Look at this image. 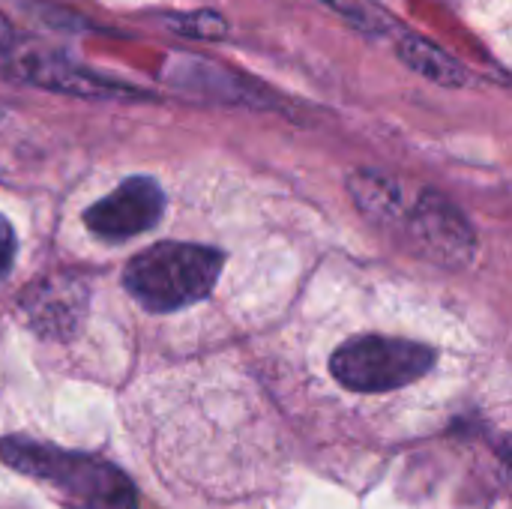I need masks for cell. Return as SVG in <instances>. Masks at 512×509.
<instances>
[{"mask_svg": "<svg viewBox=\"0 0 512 509\" xmlns=\"http://www.w3.org/2000/svg\"><path fill=\"white\" fill-rule=\"evenodd\" d=\"M330 9H336L339 15H345V21H351L357 30H366V33H390L396 27V21L381 9L375 6L372 0H324Z\"/></svg>", "mask_w": 512, "mask_h": 509, "instance_id": "obj_10", "label": "cell"}, {"mask_svg": "<svg viewBox=\"0 0 512 509\" xmlns=\"http://www.w3.org/2000/svg\"><path fill=\"white\" fill-rule=\"evenodd\" d=\"M222 270V252L195 243H156L123 273L129 294L150 312H177L204 300Z\"/></svg>", "mask_w": 512, "mask_h": 509, "instance_id": "obj_2", "label": "cell"}, {"mask_svg": "<svg viewBox=\"0 0 512 509\" xmlns=\"http://www.w3.org/2000/svg\"><path fill=\"white\" fill-rule=\"evenodd\" d=\"M348 189L354 195V201L360 204V210L375 219V222H393L402 210V195L399 186L375 171H360L348 177Z\"/></svg>", "mask_w": 512, "mask_h": 509, "instance_id": "obj_9", "label": "cell"}, {"mask_svg": "<svg viewBox=\"0 0 512 509\" xmlns=\"http://www.w3.org/2000/svg\"><path fill=\"white\" fill-rule=\"evenodd\" d=\"M27 324L48 339H66L87 312V285L75 273H51L21 294Z\"/></svg>", "mask_w": 512, "mask_h": 509, "instance_id": "obj_6", "label": "cell"}, {"mask_svg": "<svg viewBox=\"0 0 512 509\" xmlns=\"http://www.w3.org/2000/svg\"><path fill=\"white\" fill-rule=\"evenodd\" d=\"M408 234L414 249L441 267H465L477 249L468 219L438 192L420 195L408 219Z\"/></svg>", "mask_w": 512, "mask_h": 509, "instance_id": "obj_4", "label": "cell"}, {"mask_svg": "<svg viewBox=\"0 0 512 509\" xmlns=\"http://www.w3.org/2000/svg\"><path fill=\"white\" fill-rule=\"evenodd\" d=\"M435 366V351L408 339L363 336L342 345L333 360V378L354 393H390L414 384Z\"/></svg>", "mask_w": 512, "mask_h": 509, "instance_id": "obj_3", "label": "cell"}, {"mask_svg": "<svg viewBox=\"0 0 512 509\" xmlns=\"http://www.w3.org/2000/svg\"><path fill=\"white\" fill-rule=\"evenodd\" d=\"M162 213H165V195L159 183L150 177H132L120 183L108 198L96 201L84 213V222L96 237L117 243L150 231L162 219Z\"/></svg>", "mask_w": 512, "mask_h": 509, "instance_id": "obj_5", "label": "cell"}, {"mask_svg": "<svg viewBox=\"0 0 512 509\" xmlns=\"http://www.w3.org/2000/svg\"><path fill=\"white\" fill-rule=\"evenodd\" d=\"M12 261H15V231H12V225L0 216V282L9 276Z\"/></svg>", "mask_w": 512, "mask_h": 509, "instance_id": "obj_12", "label": "cell"}, {"mask_svg": "<svg viewBox=\"0 0 512 509\" xmlns=\"http://www.w3.org/2000/svg\"><path fill=\"white\" fill-rule=\"evenodd\" d=\"M399 57L414 69L420 72L423 78L435 81V84H444V87H462L471 81V72L456 60L450 57L447 51H441L435 42H429L426 36H417V33H405L399 39Z\"/></svg>", "mask_w": 512, "mask_h": 509, "instance_id": "obj_7", "label": "cell"}, {"mask_svg": "<svg viewBox=\"0 0 512 509\" xmlns=\"http://www.w3.org/2000/svg\"><path fill=\"white\" fill-rule=\"evenodd\" d=\"M0 459L15 471L51 486L75 509H138L132 483L108 462L54 450L24 438L0 441Z\"/></svg>", "mask_w": 512, "mask_h": 509, "instance_id": "obj_1", "label": "cell"}, {"mask_svg": "<svg viewBox=\"0 0 512 509\" xmlns=\"http://www.w3.org/2000/svg\"><path fill=\"white\" fill-rule=\"evenodd\" d=\"M171 30H180L186 36H201V39H216L228 30V24L213 15V12H195V15H177L171 18Z\"/></svg>", "mask_w": 512, "mask_h": 509, "instance_id": "obj_11", "label": "cell"}, {"mask_svg": "<svg viewBox=\"0 0 512 509\" xmlns=\"http://www.w3.org/2000/svg\"><path fill=\"white\" fill-rule=\"evenodd\" d=\"M30 78L51 87V90H63V93H78V96H132V87H120L111 81H99L96 75L75 69L63 60H45L30 66Z\"/></svg>", "mask_w": 512, "mask_h": 509, "instance_id": "obj_8", "label": "cell"}, {"mask_svg": "<svg viewBox=\"0 0 512 509\" xmlns=\"http://www.w3.org/2000/svg\"><path fill=\"white\" fill-rule=\"evenodd\" d=\"M9 42H12V30H9V24H6V18L0 15V54L9 48Z\"/></svg>", "mask_w": 512, "mask_h": 509, "instance_id": "obj_13", "label": "cell"}]
</instances>
